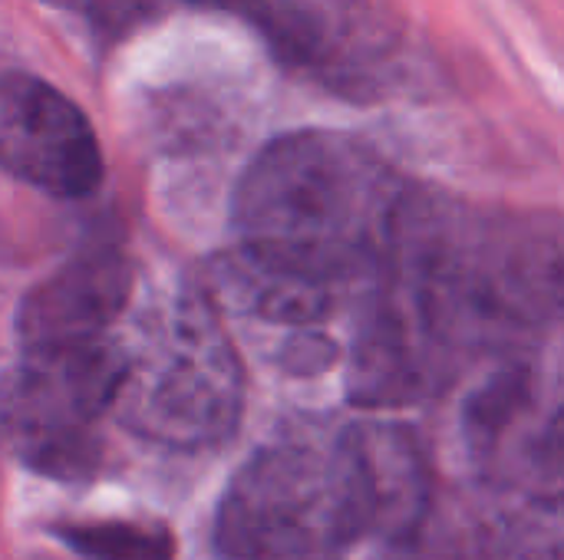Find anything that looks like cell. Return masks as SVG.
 <instances>
[{"instance_id": "cell-5", "label": "cell", "mask_w": 564, "mask_h": 560, "mask_svg": "<svg viewBox=\"0 0 564 560\" xmlns=\"http://www.w3.org/2000/svg\"><path fill=\"white\" fill-rule=\"evenodd\" d=\"M122 363L116 333L20 347L3 399L13 455L46 479H89L102 459L99 426L116 413Z\"/></svg>"}, {"instance_id": "cell-1", "label": "cell", "mask_w": 564, "mask_h": 560, "mask_svg": "<svg viewBox=\"0 0 564 560\" xmlns=\"http://www.w3.org/2000/svg\"><path fill=\"white\" fill-rule=\"evenodd\" d=\"M370 300L436 380L479 347L564 323V218L413 188Z\"/></svg>"}, {"instance_id": "cell-4", "label": "cell", "mask_w": 564, "mask_h": 560, "mask_svg": "<svg viewBox=\"0 0 564 560\" xmlns=\"http://www.w3.org/2000/svg\"><path fill=\"white\" fill-rule=\"evenodd\" d=\"M116 422L132 436L178 449H212L231 439L245 409V370L218 320L212 294L178 284L122 337Z\"/></svg>"}, {"instance_id": "cell-8", "label": "cell", "mask_w": 564, "mask_h": 560, "mask_svg": "<svg viewBox=\"0 0 564 560\" xmlns=\"http://www.w3.org/2000/svg\"><path fill=\"white\" fill-rule=\"evenodd\" d=\"M135 271L119 248H89L30 287L17 307V343L106 337L132 300Z\"/></svg>"}, {"instance_id": "cell-9", "label": "cell", "mask_w": 564, "mask_h": 560, "mask_svg": "<svg viewBox=\"0 0 564 560\" xmlns=\"http://www.w3.org/2000/svg\"><path fill=\"white\" fill-rule=\"evenodd\" d=\"M218 287L228 294V300L254 317H264L271 323H291V327H311L327 320L334 310V287H321L291 274H281L238 248L231 257L218 267Z\"/></svg>"}, {"instance_id": "cell-12", "label": "cell", "mask_w": 564, "mask_h": 560, "mask_svg": "<svg viewBox=\"0 0 564 560\" xmlns=\"http://www.w3.org/2000/svg\"><path fill=\"white\" fill-rule=\"evenodd\" d=\"M532 560H564V538L552 541L549 548H542L539 554H532Z\"/></svg>"}, {"instance_id": "cell-7", "label": "cell", "mask_w": 564, "mask_h": 560, "mask_svg": "<svg viewBox=\"0 0 564 560\" xmlns=\"http://www.w3.org/2000/svg\"><path fill=\"white\" fill-rule=\"evenodd\" d=\"M0 162L53 198H86L102 182V149L86 112L33 73L3 76Z\"/></svg>"}, {"instance_id": "cell-6", "label": "cell", "mask_w": 564, "mask_h": 560, "mask_svg": "<svg viewBox=\"0 0 564 560\" xmlns=\"http://www.w3.org/2000/svg\"><path fill=\"white\" fill-rule=\"evenodd\" d=\"M248 23L274 59L334 96L373 102L397 89L406 36L387 0H192Z\"/></svg>"}, {"instance_id": "cell-3", "label": "cell", "mask_w": 564, "mask_h": 560, "mask_svg": "<svg viewBox=\"0 0 564 560\" xmlns=\"http://www.w3.org/2000/svg\"><path fill=\"white\" fill-rule=\"evenodd\" d=\"M377 538L357 429L261 446L228 482L212 541L225 560H337Z\"/></svg>"}, {"instance_id": "cell-2", "label": "cell", "mask_w": 564, "mask_h": 560, "mask_svg": "<svg viewBox=\"0 0 564 560\" xmlns=\"http://www.w3.org/2000/svg\"><path fill=\"white\" fill-rule=\"evenodd\" d=\"M410 195L364 139L334 129L284 132L251 158L235 188V248L337 290L383 267Z\"/></svg>"}, {"instance_id": "cell-11", "label": "cell", "mask_w": 564, "mask_h": 560, "mask_svg": "<svg viewBox=\"0 0 564 560\" xmlns=\"http://www.w3.org/2000/svg\"><path fill=\"white\" fill-rule=\"evenodd\" d=\"M532 465L539 472V482L555 498H564V406L539 432L535 449H532Z\"/></svg>"}, {"instance_id": "cell-10", "label": "cell", "mask_w": 564, "mask_h": 560, "mask_svg": "<svg viewBox=\"0 0 564 560\" xmlns=\"http://www.w3.org/2000/svg\"><path fill=\"white\" fill-rule=\"evenodd\" d=\"M50 535L83 560H175V538L145 521H56Z\"/></svg>"}]
</instances>
